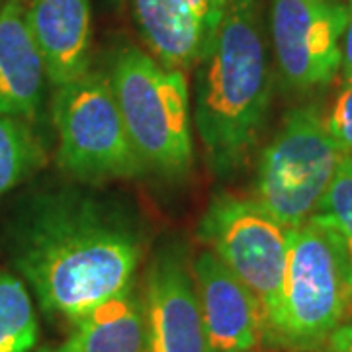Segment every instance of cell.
Wrapping results in <instances>:
<instances>
[{
  "label": "cell",
  "mask_w": 352,
  "mask_h": 352,
  "mask_svg": "<svg viewBox=\"0 0 352 352\" xmlns=\"http://www.w3.org/2000/svg\"><path fill=\"white\" fill-rule=\"evenodd\" d=\"M131 14L151 57L164 69L184 73L201 63L212 38L176 0H131Z\"/></svg>",
  "instance_id": "cell-13"
},
{
  "label": "cell",
  "mask_w": 352,
  "mask_h": 352,
  "mask_svg": "<svg viewBox=\"0 0 352 352\" xmlns=\"http://www.w3.org/2000/svg\"><path fill=\"white\" fill-rule=\"evenodd\" d=\"M340 241L352 270V155H342L327 192L309 217Z\"/></svg>",
  "instance_id": "cell-17"
},
{
  "label": "cell",
  "mask_w": 352,
  "mask_h": 352,
  "mask_svg": "<svg viewBox=\"0 0 352 352\" xmlns=\"http://www.w3.org/2000/svg\"><path fill=\"white\" fill-rule=\"evenodd\" d=\"M118 2H120V0H118Z\"/></svg>",
  "instance_id": "cell-24"
},
{
  "label": "cell",
  "mask_w": 352,
  "mask_h": 352,
  "mask_svg": "<svg viewBox=\"0 0 352 352\" xmlns=\"http://www.w3.org/2000/svg\"><path fill=\"white\" fill-rule=\"evenodd\" d=\"M325 126L342 155H352V78H344Z\"/></svg>",
  "instance_id": "cell-18"
},
{
  "label": "cell",
  "mask_w": 352,
  "mask_h": 352,
  "mask_svg": "<svg viewBox=\"0 0 352 352\" xmlns=\"http://www.w3.org/2000/svg\"><path fill=\"white\" fill-rule=\"evenodd\" d=\"M39 352H71V351H69V346H67V344H61L59 349H47V351H39Z\"/></svg>",
  "instance_id": "cell-22"
},
{
  "label": "cell",
  "mask_w": 352,
  "mask_h": 352,
  "mask_svg": "<svg viewBox=\"0 0 352 352\" xmlns=\"http://www.w3.org/2000/svg\"><path fill=\"white\" fill-rule=\"evenodd\" d=\"M352 270L340 241L307 219L289 229L282 300L268 342L288 351H317L351 319Z\"/></svg>",
  "instance_id": "cell-4"
},
{
  "label": "cell",
  "mask_w": 352,
  "mask_h": 352,
  "mask_svg": "<svg viewBox=\"0 0 352 352\" xmlns=\"http://www.w3.org/2000/svg\"><path fill=\"white\" fill-rule=\"evenodd\" d=\"M43 163V149L24 118L0 113V198Z\"/></svg>",
  "instance_id": "cell-15"
},
{
  "label": "cell",
  "mask_w": 352,
  "mask_h": 352,
  "mask_svg": "<svg viewBox=\"0 0 352 352\" xmlns=\"http://www.w3.org/2000/svg\"><path fill=\"white\" fill-rule=\"evenodd\" d=\"M10 251L43 309L76 323L133 288L143 239L118 208L61 190L39 194L22 210L10 229Z\"/></svg>",
  "instance_id": "cell-1"
},
{
  "label": "cell",
  "mask_w": 352,
  "mask_h": 352,
  "mask_svg": "<svg viewBox=\"0 0 352 352\" xmlns=\"http://www.w3.org/2000/svg\"><path fill=\"white\" fill-rule=\"evenodd\" d=\"M38 342V319L20 278L0 272V352H30Z\"/></svg>",
  "instance_id": "cell-16"
},
{
  "label": "cell",
  "mask_w": 352,
  "mask_h": 352,
  "mask_svg": "<svg viewBox=\"0 0 352 352\" xmlns=\"http://www.w3.org/2000/svg\"><path fill=\"white\" fill-rule=\"evenodd\" d=\"M342 159L325 120L314 106L284 116L276 135L268 141L252 182V200L286 229L303 226Z\"/></svg>",
  "instance_id": "cell-5"
},
{
  "label": "cell",
  "mask_w": 352,
  "mask_h": 352,
  "mask_svg": "<svg viewBox=\"0 0 352 352\" xmlns=\"http://www.w3.org/2000/svg\"><path fill=\"white\" fill-rule=\"evenodd\" d=\"M272 96L261 0H227L198 71L196 131L210 170L235 175L263 133Z\"/></svg>",
  "instance_id": "cell-2"
},
{
  "label": "cell",
  "mask_w": 352,
  "mask_h": 352,
  "mask_svg": "<svg viewBox=\"0 0 352 352\" xmlns=\"http://www.w3.org/2000/svg\"><path fill=\"white\" fill-rule=\"evenodd\" d=\"M349 6V22L344 30V38H342V75L344 78H352V0L346 2Z\"/></svg>",
  "instance_id": "cell-21"
},
{
  "label": "cell",
  "mask_w": 352,
  "mask_h": 352,
  "mask_svg": "<svg viewBox=\"0 0 352 352\" xmlns=\"http://www.w3.org/2000/svg\"><path fill=\"white\" fill-rule=\"evenodd\" d=\"M25 16L53 87L90 71V0H30Z\"/></svg>",
  "instance_id": "cell-11"
},
{
  "label": "cell",
  "mask_w": 352,
  "mask_h": 352,
  "mask_svg": "<svg viewBox=\"0 0 352 352\" xmlns=\"http://www.w3.org/2000/svg\"><path fill=\"white\" fill-rule=\"evenodd\" d=\"M180 6H184L198 22H200L210 38H214L219 20L223 16L227 0H176Z\"/></svg>",
  "instance_id": "cell-19"
},
{
  "label": "cell",
  "mask_w": 352,
  "mask_h": 352,
  "mask_svg": "<svg viewBox=\"0 0 352 352\" xmlns=\"http://www.w3.org/2000/svg\"><path fill=\"white\" fill-rule=\"evenodd\" d=\"M243 352H276V351H263V349H251V351H243Z\"/></svg>",
  "instance_id": "cell-23"
},
{
  "label": "cell",
  "mask_w": 352,
  "mask_h": 352,
  "mask_svg": "<svg viewBox=\"0 0 352 352\" xmlns=\"http://www.w3.org/2000/svg\"><path fill=\"white\" fill-rule=\"evenodd\" d=\"M210 352H243L266 342L261 303L214 252L201 251L192 264Z\"/></svg>",
  "instance_id": "cell-9"
},
{
  "label": "cell",
  "mask_w": 352,
  "mask_h": 352,
  "mask_svg": "<svg viewBox=\"0 0 352 352\" xmlns=\"http://www.w3.org/2000/svg\"><path fill=\"white\" fill-rule=\"evenodd\" d=\"M71 352H151L145 302L126 289L75 323L65 342Z\"/></svg>",
  "instance_id": "cell-14"
},
{
  "label": "cell",
  "mask_w": 352,
  "mask_h": 352,
  "mask_svg": "<svg viewBox=\"0 0 352 352\" xmlns=\"http://www.w3.org/2000/svg\"><path fill=\"white\" fill-rule=\"evenodd\" d=\"M55 88L57 161L67 175L106 182L147 173L127 135L108 73L88 71Z\"/></svg>",
  "instance_id": "cell-6"
},
{
  "label": "cell",
  "mask_w": 352,
  "mask_h": 352,
  "mask_svg": "<svg viewBox=\"0 0 352 352\" xmlns=\"http://www.w3.org/2000/svg\"><path fill=\"white\" fill-rule=\"evenodd\" d=\"M198 235L261 303L268 342L282 300L289 229L252 198L219 194L200 219Z\"/></svg>",
  "instance_id": "cell-7"
},
{
  "label": "cell",
  "mask_w": 352,
  "mask_h": 352,
  "mask_svg": "<svg viewBox=\"0 0 352 352\" xmlns=\"http://www.w3.org/2000/svg\"><path fill=\"white\" fill-rule=\"evenodd\" d=\"M108 76L143 166L164 178L188 175L194 141L186 75L164 69L149 53L127 45L113 53Z\"/></svg>",
  "instance_id": "cell-3"
},
{
  "label": "cell",
  "mask_w": 352,
  "mask_h": 352,
  "mask_svg": "<svg viewBox=\"0 0 352 352\" xmlns=\"http://www.w3.org/2000/svg\"><path fill=\"white\" fill-rule=\"evenodd\" d=\"M349 6L342 0H272L270 39L282 82L296 92L327 87L342 63Z\"/></svg>",
  "instance_id": "cell-8"
},
{
  "label": "cell",
  "mask_w": 352,
  "mask_h": 352,
  "mask_svg": "<svg viewBox=\"0 0 352 352\" xmlns=\"http://www.w3.org/2000/svg\"><path fill=\"white\" fill-rule=\"evenodd\" d=\"M327 352H352V319L344 321L325 342Z\"/></svg>",
  "instance_id": "cell-20"
},
{
  "label": "cell",
  "mask_w": 352,
  "mask_h": 352,
  "mask_svg": "<svg viewBox=\"0 0 352 352\" xmlns=\"http://www.w3.org/2000/svg\"><path fill=\"white\" fill-rule=\"evenodd\" d=\"M45 63L22 0L0 4V113L32 118L43 100Z\"/></svg>",
  "instance_id": "cell-12"
},
{
  "label": "cell",
  "mask_w": 352,
  "mask_h": 352,
  "mask_svg": "<svg viewBox=\"0 0 352 352\" xmlns=\"http://www.w3.org/2000/svg\"><path fill=\"white\" fill-rule=\"evenodd\" d=\"M151 352H210L194 278L180 249H163L147 272Z\"/></svg>",
  "instance_id": "cell-10"
}]
</instances>
